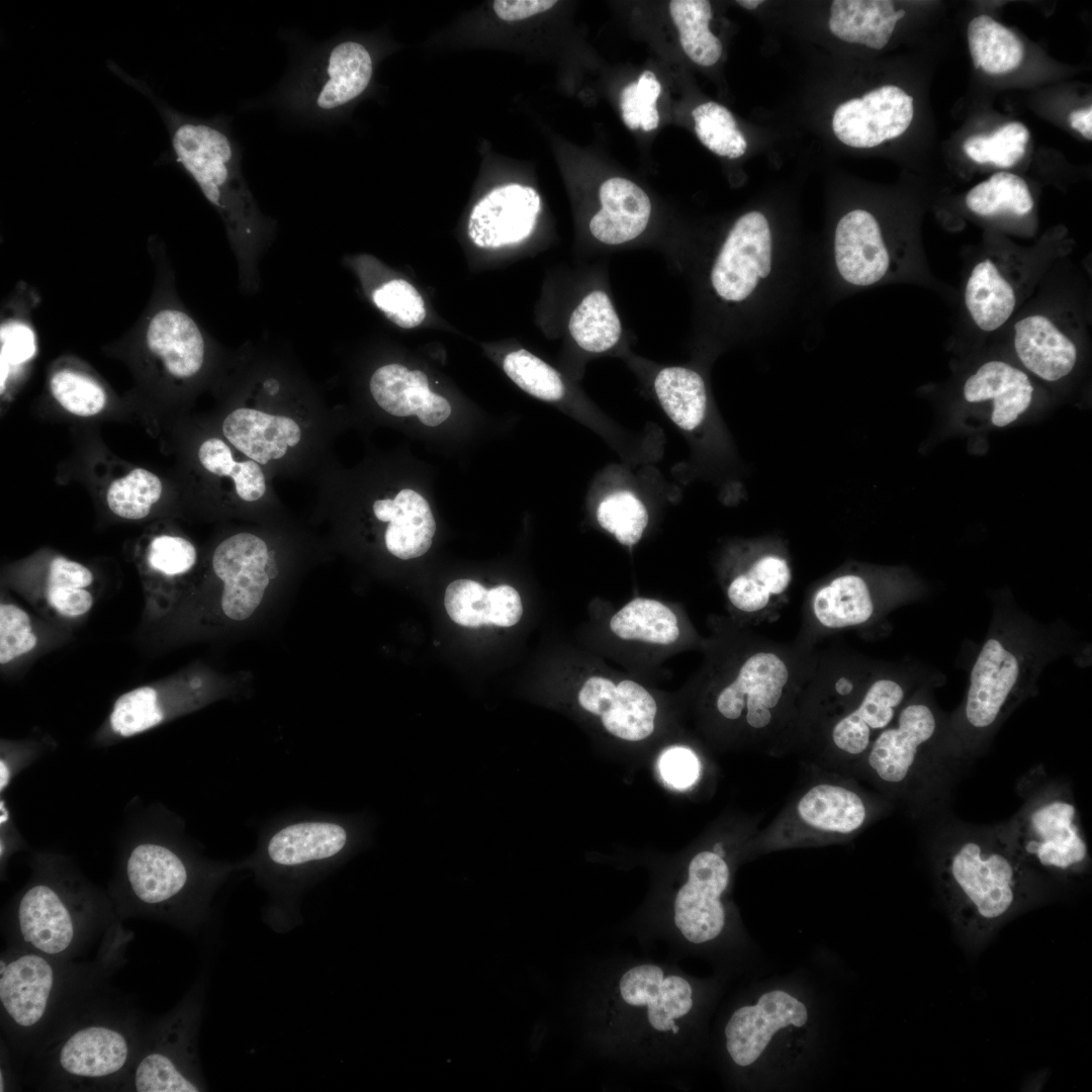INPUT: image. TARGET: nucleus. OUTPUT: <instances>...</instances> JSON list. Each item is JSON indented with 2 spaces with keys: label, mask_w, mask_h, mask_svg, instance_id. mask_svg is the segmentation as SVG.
<instances>
[{
  "label": "nucleus",
  "mask_w": 1092,
  "mask_h": 1092,
  "mask_svg": "<svg viewBox=\"0 0 1092 1092\" xmlns=\"http://www.w3.org/2000/svg\"><path fill=\"white\" fill-rule=\"evenodd\" d=\"M729 877L726 861L716 852L702 851L693 857L673 907L674 924L686 940L701 944L721 934L726 920L721 896Z\"/></svg>",
  "instance_id": "2eb2a0df"
},
{
  "label": "nucleus",
  "mask_w": 1092,
  "mask_h": 1092,
  "mask_svg": "<svg viewBox=\"0 0 1092 1092\" xmlns=\"http://www.w3.org/2000/svg\"><path fill=\"white\" fill-rule=\"evenodd\" d=\"M373 70L371 52L355 39L298 44L287 74L265 102L293 123L329 126L367 90Z\"/></svg>",
  "instance_id": "20e7f679"
},
{
  "label": "nucleus",
  "mask_w": 1092,
  "mask_h": 1092,
  "mask_svg": "<svg viewBox=\"0 0 1092 1092\" xmlns=\"http://www.w3.org/2000/svg\"><path fill=\"white\" fill-rule=\"evenodd\" d=\"M93 574L85 565L63 556L52 560L46 585V598L59 614L77 618L89 612L93 597L86 587Z\"/></svg>",
  "instance_id": "ea45409f"
},
{
  "label": "nucleus",
  "mask_w": 1092,
  "mask_h": 1092,
  "mask_svg": "<svg viewBox=\"0 0 1092 1092\" xmlns=\"http://www.w3.org/2000/svg\"><path fill=\"white\" fill-rule=\"evenodd\" d=\"M1032 392L1028 376L1002 361L983 364L964 386L965 398L970 402L993 399L992 422L997 427L1009 425L1025 412Z\"/></svg>",
  "instance_id": "473e14b6"
},
{
  "label": "nucleus",
  "mask_w": 1092,
  "mask_h": 1092,
  "mask_svg": "<svg viewBox=\"0 0 1092 1092\" xmlns=\"http://www.w3.org/2000/svg\"><path fill=\"white\" fill-rule=\"evenodd\" d=\"M556 3L554 0H495L492 8L500 19L515 21L545 12Z\"/></svg>",
  "instance_id": "4d7b16f0"
},
{
  "label": "nucleus",
  "mask_w": 1092,
  "mask_h": 1092,
  "mask_svg": "<svg viewBox=\"0 0 1092 1092\" xmlns=\"http://www.w3.org/2000/svg\"><path fill=\"white\" fill-rule=\"evenodd\" d=\"M373 513L377 520L388 523L385 546L395 557L417 558L430 549L436 523L427 499L418 491L404 488L392 498L377 499Z\"/></svg>",
  "instance_id": "c85d7f7f"
},
{
  "label": "nucleus",
  "mask_w": 1092,
  "mask_h": 1092,
  "mask_svg": "<svg viewBox=\"0 0 1092 1092\" xmlns=\"http://www.w3.org/2000/svg\"><path fill=\"white\" fill-rule=\"evenodd\" d=\"M374 304L396 326L413 329L423 323L426 307L422 295L406 280L393 279L372 292Z\"/></svg>",
  "instance_id": "49530a36"
},
{
  "label": "nucleus",
  "mask_w": 1092,
  "mask_h": 1092,
  "mask_svg": "<svg viewBox=\"0 0 1092 1092\" xmlns=\"http://www.w3.org/2000/svg\"><path fill=\"white\" fill-rule=\"evenodd\" d=\"M1031 656L1002 634L988 638L971 670L965 701L954 722V751L975 750L1024 695Z\"/></svg>",
  "instance_id": "0eeeda50"
},
{
  "label": "nucleus",
  "mask_w": 1092,
  "mask_h": 1092,
  "mask_svg": "<svg viewBox=\"0 0 1092 1092\" xmlns=\"http://www.w3.org/2000/svg\"><path fill=\"white\" fill-rule=\"evenodd\" d=\"M162 482L153 472L134 468L111 482L106 493L110 511L123 519L141 520L147 517L162 494Z\"/></svg>",
  "instance_id": "a19ab883"
},
{
  "label": "nucleus",
  "mask_w": 1092,
  "mask_h": 1092,
  "mask_svg": "<svg viewBox=\"0 0 1092 1092\" xmlns=\"http://www.w3.org/2000/svg\"><path fill=\"white\" fill-rule=\"evenodd\" d=\"M109 69L155 106L176 163L220 216L236 253L247 259V253L263 242L273 224L260 211L243 175V150L233 132L232 118H202L181 112L158 97L145 81L112 62Z\"/></svg>",
  "instance_id": "f03ea898"
},
{
  "label": "nucleus",
  "mask_w": 1092,
  "mask_h": 1092,
  "mask_svg": "<svg viewBox=\"0 0 1092 1092\" xmlns=\"http://www.w3.org/2000/svg\"><path fill=\"white\" fill-rule=\"evenodd\" d=\"M37 643L28 614L12 604L0 606V663L6 664L32 650Z\"/></svg>",
  "instance_id": "3c124183"
},
{
  "label": "nucleus",
  "mask_w": 1092,
  "mask_h": 1092,
  "mask_svg": "<svg viewBox=\"0 0 1092 1092\" xmlns=\"http://www.w3.org/2000/svg\"><path fill=\"white\" fill-rule=\"evenodd\" d=\"M540 210L541 198L532 187L509 184L494 188L473 207L468 235L484 249L520 243L532 234Z\"/></svg>",
  "instance_id": "412c9836"
},
{
  "label": "nucleus",
  "mask_w": 1092,
  "mask_h": 1092,
  "mask_svg": "<svg viewBox=\"0 0 1092 1092\" xmlns=\"http://www.w3.org/2000/svg\"><path fill=\"white\" fill-rule=\"evenodd\" d=\"M816 246L775 224L763 210L741 214L712 258V296L732 309L741 331L771 335L820 311Z\"/></svg>",
  "instance_id": "f257e3e1"
},
{
  "label": "nucleus",
  "mask_w": 1092,
  "mask_h": 1092,
  "mask_svg": "<svg viewBox=\"0 0 1092 1092\" xmlns=\"http://www.w3.org/2000/svg\"><path fill=\"white\" fill-rule=\"evenodd\" d=\"M349 843L348 827L340 819L293 816L267 828L246 867L273 895L287 897L331 870Z\"/></svg>",
  "instance_id": "39448f33"
},
{
  "label": "nucleus",
  "mask_w": 1092,
  "mask_h": 1092,
  "mask_svg": "<svg viewBox=\"0 0 1092 1092\" xmlns=\"http://www.w3.org/2000/svg\"><path fill=\"white\" fill-rule=\"evenodd\" d=\"M905 698V687L895 678L874 680L857 705L833 726V744L849 755L867 753L878 734L895 720Z\"/></svg>",
  "instance_id": "a878e982"
},
{
  "label": "nucleus",
  "mask_w": 1092,
  "mask_h": 1092,
  "mask_svg": "<svg viewBox=\"0 0 1092 1092\" xmlns=\"http://www.w3.org/2000/svg\"><path fill=\"white\" fill-rule=\"evenodd\" d=\"M503 369L512 381L534 397L556 401L564 394V384L557 371L525 349L507 354Z\"/></svg>",
  "instance_id": "c03bdc74"
},
{
  "label": "nucleus",
  "mask_w": 1092,
  "mask_h": 1092,
  "mask_svg": "<svg viewBox=\"0 0 1092 1092\" xmlns=\"http://www.w3.org/2000/svg\"><path fill=\"white\" fill-rule=\"evenodd\" d=\"M938 884L954 921L969 932L991 930L1027 899L1034 875L1018 858L1001 826L963 829L939 847Z\"/></svg>",
  "instance_id": "7ed1b4c3"
},
{
  "label": "nucleus",
  "mask_w": 1092,
  "mask_h": 1092,
  "mask_svg": "<svg viewBox=\"0 0 1092 1092\" xmlns=\"http://www.w3.org/2000/svg\"><path fill=\"white\" fill-rule=\"evenodd\" d=\"M654 389L663 411L678 428L694 431L701 426L708 395L700 373L685 367L664 368L654 380Z\"/></svg>",
  "instance_id": "f704fd0d"
},
{
  "label": "nucleus",
  "mask_w": 1092,
  "mask_h": 1092,
  "mask_svg": "<svg viewBox=\"0 0 1092 1092\" xmlns=\"http://www.w3.org/2000/svg\"><path fill=\"white\" fill-rule=\"evenodd\" d=\"M61 974L53 958L24 949L0 960V1005L13 1031L28 1034L44 1022L56 999Z\"/></svg>",
  "instance_id": "f8f14e48"
},
{
  "label": "nucleus",
  "mask_w": 1092,
  "mask_h": 1092,
  "mask_svg": "<svg viewBox=\"0 0 1092 1092\" xmlns=\"http://www.w3.org/2000/svg\"><path fill=\"white\" fill-rule=\"evenodd\" d=\"M163 719L164 712L157 691L151 687H141L115 701L109 720L115 733L128 737L153 728Z\"/></svg>",
  "instance_id": "a18cd8bd"
},
{
  "label": "nucleus",
  "mask_w": 1092,
  "mask_h": 1092,
  "mask_svg": "<svg viewBox=\"0 0 1092 1092\" xmlns=\"http://www.w3.org/2000/svg\"><path fill=\"white\" fill-rule=\"evenodd\" d=\"M609 628L618 638L643 644L668 646L680 636L676 614L660 601L636 598L610 619Z\"/></svg>",
  "instance_id": "72a5a7b5"
},
{
  "label": "nucleus",
  "mask_w": 1092,
  "mask_h": 1092,
  "mask_svg": "<svg viewBox=\"0 0 1092 1092\" xmlns=\"http://www.w3.org/2000/svg\"><path fill=\"white\" fill-rule=\"evenodd\" d=\"M602 209L589 222L592 235L607 245L634 240L646 229L651 213L647 194L634 182L614 177L600 188Z\"/></svg>",
  "instance_id": "7c9ffc66"
},
{
  "label": "nucleus",
  "mask_w": 1092,
  "mask_h": 1092,
  "mask_svg": "<svg viewBox=\"0 0 1092 1092\" xmlns=\"http://www.w3.org/2000/svg\"><path fill=\"white\" fill-rule=\"evenodd\" d=\"M854 685L849 677H840L835 684V690L840 695H848L853 690Z\"/></svg>",
  "instance_id": "13d9d810"
},
{
  "label": "nucleus",
  "mask_w": 1092,
  "mask_h": 1092,
  "mask_svg": "<svg viewBox=\"0 0 1092 1092\" xmlns=\"http://www.w3.org/2000/svg\"><path fill=\"white\" fill-rule=\"evenodd\" d=\"M40 303L37 289L19 281L5 298L0 314L1 394L23 378L37 354L33 312Z\"/></svg>",
  "instance_id": "b1692460"
},
{
  "label": "nucleus",
  "mask_w": 1092,
  "mask_h": 1092,
  "mask_svg": "<svg viewBox=\"0 0 1092 1092\" xmlns=\"http://www.w3.org/2000/svg\"><path fill=\"white\" fill-rule=\"evenodd\" d=\"M222 432L231 444L260 464L283 457L287 448L301 438L300 428L292 419L246 407L226 416Z\"/></svg>",
  "instance_id": "c756f323"
},
{
  "label": "nucleus",
  "mask_w": 1092,
  "mask_h": 1092,
  "mask_svg": "<svg viewBox=\"0 0 1092 1092\" xmlns=\"http://www.w3.org/2000/svg\"><path fill=\"white\" fill-rule=\"evenodd\" d=\"M878 596L869 580L856 573H842L822 584L813 595L811 611L825 629L840 630L869 622L877 613Z\"/></svg>",
  "instance_id": "2f4dec72"
},
{
  "label": "nucleus",
  "mask_w": 1092,
  "mask_h": 1092,
  "mask_svg": "<svg viewBox=\"0 0 1092 1092\" xmlns=\"http://www.w3.org/2000/svg\"><path fill=\"white\" fill-rule=\"evenodd\" d=\"M198 458L207 471L217 476H230L236 463L230 447L218 438L204 441L199 448Z\"/></svg>",
  "instance_id": "6e6d98bb"
},
{
  "label": "nucleus",
  "mask_w": 1092,
  "mask_h": 1092,
  "mask_svg": "<svg viewBox=\"0 0 1092 1092\" xmlns=\"http://www.w3.org/2000/svg\"><path fill=\"white\" fill-rule=\"evenodd\" d=\"M913 118V98L901 88L885 85L841 103L832 128L837 139L853 148H874L901 135Z\"/></svg>",
  "instance_id": "6ab92c4d"
},
{
  "label": "nucleus",
  "mask_w": 1092,
  "mask_h": 1092,
  "mask_svg": "<svg viewBox=\"0 0 1092 1092\" xmlns=\"http://www.w3.org/2000/svg\"><path fill=\"white\" fill-rule=\"evenodd\" d=\"M661 86L653 72L644 71L637 83L627 85L621 93L622 118L630 124H638L645 131L653 130L659 122L656 100Z\"/></svg>",
  "instance_id": "de8ad7c7"
},
{
  "label": "nucleus",
  "mask_w": 1092,
  "mask_h": 1092,
  "mask_svg": "<svg viewBox=\"0 0 1092 1092\" xmlns=\"http://www.w3.org/2000/svg\"><path fill=\"white\" fill-rule=\"evenodd\" d=\"M577 700L584 711L601 719L609 733L623 740L639 741L654 730L656 702L635 680L592 674L582 682Z\"/></svg>",
  "instance_id": "f3484780"
},
{
  "label": "nucleus",
  "mask_w": 1092,
  "mask_h": 1092,
  "mask_svg": "<svg viewBox=\"0 0 1092 1092\" xmlns=\"http://www.w3.org/2000/svg\"><path fill=\"white\" fill-rule=\"evenodd\" d=\"M658 767L663 781L679 790L692 786L700 774L698 757L682 746L667 748L659 757Z\"/></svg>",
  "instance_id": "603ef678"
},
{
  "label": "nucleus",
  "mask_w": 1092,
  "mask_h": 1092,
  "mask_svg": "<svg viewBox=\"0 0 1092 1092\" xmlns=\"http://www.w3.org/2000/svg\"><path fill=\"white\" fill-rule=\"evenodd\" d=\"M0 774H1V777H0V787L1 788L0 789L2 791L7 786L9 778H10V771H9L6 763L3 760H1V762H0Z\"/></svg>",
  "instance_id": "bf43d9fd"
},
{
  "label": "nucleus",
  "mask_w": 1092,
  "mask_h": 1092,
  "mask_svg": "<svg viewBox=\"0 0 1092 1092\" xmlns=\"http://www.w3.org/2000/svg\"><path fill=\"white\" fill-rule=\"evenodd\" d=\"M669 12L684 52L696 64L709 67L722 55V43L709 29L712 9L706 0H673Z\"/></svg>",
  "instance_id": "4c0bfd02"
},
{
  "label": "nucleus",
  "mask_w": 1092,
  "mask_h": 1092,
  "mask_svg": "<svg viewBox=\"0 0 1092 1092\" xmlns=\"http://www.w3.org/2000/svg\"><path fill=\"white\" fill-rule=\"evenodd\" d=\"M1013 344L1021 363L1046 381L1067 376L1077 361V347L1057 318L1030 313L1013 326Z\"/></svg>",
  "instance_id": "bb28decb"
},
{
  "label": "nucleus",
  "mask_w": 1092,
  "mask_h": 1092,
  "mask_svg": "<svg viewBox=\"0 0 1092 1092\" xmlns=\"http://www.w3.org/2000/svg\"><path fill=\"white\" fill-rule=\"evenodd\" d=\"M791 581V565L783 553L770 548L754 549L728 575L726 598L738 613L756 615L784 595Z\"/></svg>",
  "instance_id": "cd10ccee"
},
{
  "label": "nucleus",
  "mask_w": 1092,
  "mask_h": 1092,
  "mask_svg": "<svg viewBox=\"0 0 1092 1092\" xmlns=\"http://www.w3.org/2000/svg\"><path fill=\"white\" fill-rule=\"evenodd\" d=\"M1025 265L1013 264V257L990 254L971 268L964 303L973 324L983 332L1001 329L1018 306L1026 280Z\"/></svg>",
  "instance_id": "aec40b11"
},
{
  "label": "nucleus",
  "mask_w": 1092,
  "mask_h": 1092,
  "mask_svg": "<svg viewBox=\"0 0 1092 1092\" xmlns=\"http://www.w3.org/2000/svg\"><path fill=\"white\" fill-rule=\"evenodd\" d=\"M790 679V668L778 653L753 652L740 662L732 679L720 690L717 710L727 720L743 719L750 728L762 730L770 725Z\"/></svg>",
  "instance_id": "ddd939ff"
},
{
  "label": "nucleus",
  "mask_w": 1092,
  "mask_h": 1092,
  "mask_svg": "<svg viewBox=\"0 0 1092 1092\" xmlns=\"http://www.w3.org/2000/svg\"><path fill=\"white\" fill-rule=\"evenodd\" d=\"M73 358H63L52 368L48 387L51 396L66 412L78 417H93L107 405L104 384Z\"/></svg>",
  "instance_id": "c9c22d12"
},
{
  "label": "nucleus",
  "mask_w": 1092,
  "mask_h": 1092,
  "mask_svg": "<svg viewBox=\"0 0 1092 1092\" xmlns=\"http://www.w3.org/2000/svg\"><path fill=\"white\" fill-rule=\"evenodd\" d=\"M870 808L855 791L836 784H818L806 791L775 828L770 843L800 845L857 832Z\"/></svg>",
  "instance_id": "9d476101"
},
{
  "label": "nucleus",
  "mask_w": 1092,
  "mask_h": 1092,
  "mask_svg": "<svg viewBox=\"0 0 1092 1092\" xmlns=\"http://www.w3.org/2000/svg\"><path fill=\"white\" fill-rule=\"evenodd\" d=\"M135 1042L125 1025L109 1019L80 1023L57 1043L53 1066L74 1083L116 1078L132 1067Z\"/></svg>",
  "instance_id": "9b49d317"
},
{
  "label": "nucleus",
  "mask_w": 1092,
  "mask_h": 1092,
  "mask_svg": "<svg viewBox=\"0 0 1092 1092\" xmlns=\"http://www.w3.org/2000/svg\"><path fill=\"white\" fill-rule=\"evenodd\" d=\"M449 617L463 627L477 628L486 625L487 589L470 579L451 582L444 596Z\"/></svg>",
  "instance_id": "09e8293b"
},
{
  "label": "nucleus",
  "mask_w": 1092,
  "mask_h": 1092,
  "mask_svg": "<svg viewBox=\"0 0 1092 1092\" xmlns=\"http://www.w3.org/2000/svg\"><path fill=\"white\" fill-rule=\"evenodd\" d=\"M230 477L235 482L237 494L244 500H257L266 490L264 474L254 460L236 462Z\"/></svg>",
  "instance_id": "5fc2aeb1"
},
{
  "label": "nucleus",
  "mask_w": 1092,
  "mask_h": 1092,
  "mask_svg": "<svg viewBox=\"0 0 1092 1092\" xmlns=\"http://www.w3.org/2000/svg\"><path fill=\"white\" fill-rule=\"evenodd\" d=\"M568 329L576 344L587 352L611 349L621 337V323L608 294L595 290L572 311Z\"/></svg>",
  "instance_id": "e433bc0d"
},
{
  "label": "nucleus",
  "mask_w": 1092,
  "mask_h": 1092,
  "mask_svg": "<svg viewBox=\"0 0 1092 1092\" xmlns=\"http://www.w3.org/2000/svg\"><path fill=\"white\" fill-rule=\"evenodd\" d=\"M268 560L266 543L250 533L236 534L215 548L212 567L223 582L221 609L229 618L246 620L260 605L269 584Z\"/></svg>",
  "instance_id": "a211bd4d"
},
{
  "label": "nucleus",
  "mask_w": 1092,
  "mask_h": 1092,
  "mask_svg": "<svg viewBox=\"0 0 1092 1092\" xmlns=\"http://www.w3.org/2000/svg\"><path fill=\"white\" fill-rule=\"evenodd\" d=\"M617 998L621 1007L660 1034L678 1033V1022L694 1007L691 983L680 975L668 974L660 966L649 963L633 966L621 975Z\"/></svg>",
  "instance_id": "4468645a"
},
{
  "label": "nucleus",
  "mask_w": 1092,
  "mask_h": 1092,
  "mask_svg": "<svg viewBox=\"0 0 1092 1092\" xmlns=\"http://www.w3.org/2000/svg\"><path fill=\"white\" fill-rule=\"evenodd\" d=\"M370 392L386 413L398 418L416 416L428 427H438L451 415L449 401L430 389L427 375L418 369L391 363L372 374Z\"/></svg>",
  "instance_id": "5701e85b"
},
{
  "label": "nucleus",
  "mask_w": 1092,
  "mask_h": 1092,
  "mask_svg": "<svg viewBox=\"0 0 1092 1092\" xmlns=\"http://www.w3.org/2000/svg\"><path fill=\"white\" fill-rule=\"evenodd\" d=\"M597 520L620 544L630 547L641 539L648 524V513L633 492L618 490L599 504Z\"/></svg>",
  "instance_id": "37998d69"
},
{
  "label": "nucleus",
  "mask_w": 1092,
  "mask_h": 1092,
  "mask_svg": "<svg viewBox=\"0 0 1092 1092\" xmlns=\"http://www.w3.org/2000/svg\"><path fill=\"white\" fill-rule=\"evenodd\" d=\"M523 615V604L517 589L500 584L487 589L486 625L511 627Z\"/></svg>",
  "instance_id": "864d4df0"
},
{
  "label": "nucleus",
  "mask_w": 1092,
  "mask_h": 1092,
  "mask_svg": "<svg viewBox=\"0 0 1092 1092\" xmlns=\"http://www.w3.org/2000/svg\"><path fill=\"white\" fill-rule=\"evenodd\" d=\"M1001 828L1015 854L1033 874L1067 877L1088 867L1089 849L1078 811L1063 787L1038 786Z\"/></svg>",
  "instance_id": "423d86ee"
},
{
  "label": "nucleus",
  "mask_w": 1092,
  "mask_h": 1092,
  "mask_svg": "<svg viewBox=\"0 0 1092 1092\" xmlns=\"http://www.w3.org/2000/svg\"><path fill=\"white\" fill-rule=\"evenodd\" d=\"M737 3L740 6L746 8V9L753 10V9L757 8L759 4L763 3V1H761V0H738Z\"/></svg>",
  "instance_id": "052dcab7"
},
{
  "label": "nucleus",
  "mask_w": 1092,
  "mask_h": 1092,
  "mask_svg": "<svg viewBox=\"0 0 1092 1092\" xmlns=\"http://www.w3.org/2000/svg\"><path fill=\"white\" fill-rule=\"evenodd\" d=\"M692 115L699 140L710 151L730 159L739 158L745 153L746 140L726 107L710 101L697 106Z\"/></svg>",
  "instance_id": "79ce46f5"
},
{
  "label": "nucleus",
  "mask_w": 1092,
  "mask_h": 1092,
  "mask_svg": "<svg viewBox=\"0 0 1092 1092\" xmlns=\"http://www.w3.org/2000/svg\"><path fill=\"white\" fill-rule=\"evenodd\" d=\"M201 1007L192 998L176 1008L134 1060L130 1087L139 1092L205 1090L196 1039Z\"/></svg>",
  "instance_id": "6e6552de"
},
{
  "label": "nucleus",
  "mask_w": 1092,
  "mask_h": 1092,
  "mask_svg": "<svg viewBox=\"0 0 1092 1092\" xmlns=\"http://www.w3.org/2000/svg\"><path fill=\"white\" fill-rule=\"evenodd\" d=\"M966 204L981 216L1002 213L1023 216L1032 210L1033 199L1022 178L1009 172H998L973 187L966 196Z\"/></svg>",
  "instance_id": "58836bf2"
},
{
  "label": "nucleus",
  "mask_w": 1092,
  "mask_h": 1092,
  "mask_svg": "<svg viewBox=\"0 0 1092 1092\" xmlns=\"http://www.w3.org/2000/svg\"><path fill=\"white\" fill-rule=\"evenodd\" d=\"M808 1019V1009L797 997L784 990L767 991L755 1004L732 1013L724 1029L726 1051L735 1065L749 1067L760 1059L777 1033L802 1027Z\"/></svg>",
  "instance_id": "dca6fc26"
},
{
  "label": "nucleus",
  "mask_w": 1092,
  "mask_h": 1092,
  "mask_svg": "<svg viewBox=\"0 0 1092 1092\" xmlns=\"http://www.w3.org/2000/svg\"><path fill=\"white\" fill-rule=\"evenodd\" d=\"M16 921L24 946L53 959L68 953L81 937L70 906L47 884H35L22 895Z\"/></svg>",
  "instance_id": "4be33fe9"
},
{
  "label": "nucleus",
  "mask_w": 1092,
  "mask_h": 1092,
  "mask_svg": "<svg viewBox=\"0 0 1092 1092\" xmlns=\"http://www.w3.org/2000/svg\"><path fill=\"white\" fill-rule=\"evenodd\" d=\"M126 879L133 895L147 905H164L184 897L193 886L194 873L171 848L142 843L126 861Z\"/></svg>",
  "instance_id": "393cba45"
},
{
  "label": "nucleus",
  "mask_w": 1092,
  "mask_h": 1092,
  "mask_svg": "<svg viewBox=\"0 0 1092 1092\" xmlns=\"http://www.w3.org/2000/svg\"><path fill=\"white\" fill-rule=\"evenodd\" d=\"M146 559L153 572L173 577L193 567L196 561V550L188 540L182 537L160 535L150 542Z\"/></svg>",
  "instance_id": "8fccbe9b"
},
{
  "label": "nucleus",
  "mask_w": 1092,
  "mask_h": 1092,
  "mask_svg": "<svg viewBox=\"0 0 1092 1092\" xmlns=\"http://www.w3.org/2000/svg\"><path fill=\"white\" fill-rule=\"evenodd\" d=\"M937 716L927 703L912 702L903 706L897 718L881 731L867 751L871 770L883 783L901 786L921 774L923 767H935Z\"/></svg>",
  "instance_id": "1a4fd4ad"
}]
</instances>
